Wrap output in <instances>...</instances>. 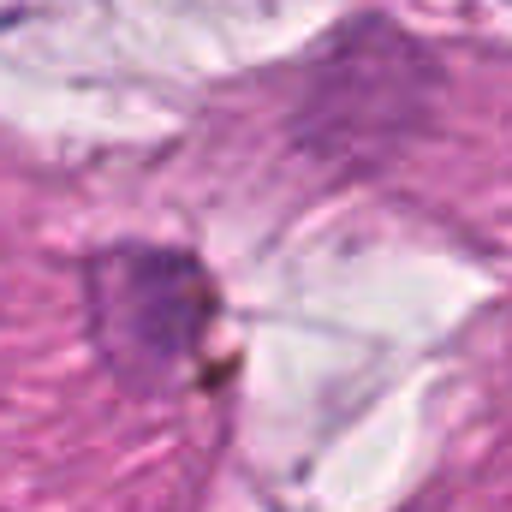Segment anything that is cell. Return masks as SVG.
Masks as SVG:
<instances>
[{"label": "cell", "instance_id": "1", "mask_svg": "<svg viewBox=\"0 0 512 512\" xmlns=\"http://www.w3.org/2000/svg\"><path fill=\"white\" fill-rule=\"evenodd\" d=\"M215 316L203 262L155 245H120L90 262V328L102 358L137 387L173 376Z\"/></svg>", "mask_w": 512, "mask_h": 512}]
</instances>
